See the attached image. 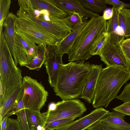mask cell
Instances as JSON below:
<instances>
[{
  "mask_svg": "<svg viewBox=\"0 0 130 130\" xmlns=\"http://www.w3.org/2000/svg\"><path fill=\"white\" fill-rule=\"evenodd\" d=\"M111 9L112 17L107 20V32L109 35V42L111 44L115 45L120 44L125 40V37L119 36L117 33L119 25L118 21L119 10L113 6Z\"/></svg>",
  "mask_w": 130,
  "mask_h": 130,
  "instance_id": "ac0fdd59",
  "label": "cell"
},
{
  "mask_svg": "<svg viewBox=\"0 0 130 130\" xmlns=\"http://www.w3.org/2000/svg\"><path fill=\"white\" fill-rule=\"evenodd\" d=\"M84 23L77 29L69 33L64 39L58 43L55 46L56 53L62 56L68 53Z\"/></svg>",
  "mask_w": 130,
  "mask_h": 130,
  "instance_id": "ffe728a7",
  "label": "cell"
},
{
  "mask_svg": "<svg viewBox=\"0 0 130 130\" xmlns=\"http://www.w3.org/2000/svg\"><path fill=\"white\" fill-rule=\"evenodd\" d=\"M5 130H22L17 120L8 118Z\"/></svg>",
  "mask_w": 130,
  "mask_h": 130,
  "instance_id": "836d02e7",
  "label": "cell"
},
{
  "mask_svg": "<svg viewBox=\"0 0 130 130\" xmlns=\"http://www.w3.org/2000/svg\"><path fill=\"white\" fill-rule=\"evenodd\" d=\"M34 11L20 7L17 13V16L18 18L30 20L39 24L52 34L60 41L71 32L63 19L51 15L47 10L45 9L40 10V15L36 17Z\"/></svg>",
  "mask_w": 130,
  "mask_h": 130,
  "instance_id": "5b68a950",
  "label": "cell"
},
{
  "mask_svg": "<svg viewBox=\"0 0 130 130\" xmlns=\"http://www.w3.org/2000/svg\"><path fill=\"white\" fill-rule=\"evenodd\" d=\"M76 118L68 117L54 121L46 127V130H56L60 129L73 122Z\"/></svg>",
  "mask_w": 130,
  "mask_h": 130,
  "instance_id": "4316f807",
  "label": "cell"
},
{
  "mask_svg": "<svg viewBox=\"0 0 130 130\" xmlns=\"http://www.w3.org/2000/svg\"><path fill=\"white\" fill-rule=\"evenodd\" d=\"M87 130H119L110 127L99 120L89 127Z\"/></svg>",
  "mask_w": 130,
  "mask_h": 130,
  "instance_id": "f546056e",
  "label": "cell"
},
{
  "mask_svg": "<svg viewBox=\"0 0 130 130\" xmlns=\"http://www.w3.org/2000/svg\"><path fill=\"white\" fill-rule=\"evenodd\" d=\"M2 32L0 35V83L6 90L21 86V69L17 67Z\"/></svg>",
  "mask_w": 130,
  "mask_h": 130,
  "instance_id": "277c9868",
  "label": "cell"
},
{
  "mask_svg": "<svg viewBox=\"0 0 130 130\" xmlns=\"http://www.w3.org/2000/svg\"><path fill=\"white\" fill-rule=\"evenodd\" d=\"M10 0H0V33L2 31L4 22L8 15Z\"/></svg>",
  "mask_w": 130,
  "mask_h": 130,
  "instance_id": "484cf974",
  "label": "cell"
},
{
  "mask_svg": "<svg viewBox=\"0 0 130 130\" xmlns=\"http://www.w3.org/2000/svg\"><path fill=\"white\" fill-rule=\"evenodd\" d=\"M26 109H24L16 112L17 120L22 130H31L29 127L26 115Z\"/></svg>",
  "mask_w": 130,
  "mask_h": 130,
  "instance_id": "83f0119b",
  "label": "cell"
},
{
  "mask_svg": "<svg viewBox=\"0 0 130 130\" xmlns=\"http://www.w3.org/2000/svg\"><path fill=\"white\" fill-rule=\"evenodd\" d=\"M109 38V35L107 32V34L101 39L95 45L91 53L92 56L96 55H99L102 48L108 40Z\"/></svg>",
  "mask_w": 130,
  "mask_h": 130,
  "instance_id": "f1b7e54d",
  "label": "cell"
},
{
  "mask_svg": "<svg viewBox=\"0 0 130 130\" xmlns=\"http://www.w3.org/2000/svg\"><path fill=\"white\" fill-rule=\"evenodd\" d=\"M112 15L111 9L108 8L104 10L102 16L104 19L107 21L111 18Z\"/></svg>",
  "mask_w": 130,
  "mask_h": 130,
  "instance_id": "74e56055",
  "label": "cell"
},
{
  "mask_svg": "<svg viewBox=\"0 0 130 130\" xmlns=\"http://www.w3.org/2000/svg\"><path fill=\"white\" fill-rule=\"evenodd\" d=\"M23 90L21 86L6 90L2 98L0 100V122L8 112L15 106L22 98Z\"/></svg>",
  "mask_w": 130,
  "mask_h": 130,
  "instance_id": "7c38bea8",
  "label": "cell"
},
{
  "mask_svg": "<svg viewBox=\"0 0 130 130\" xmlns=\"http://www.w3.org/2000/svg\"><path fill=\"white\" fill-rule=\"evenodd\" d=\"M21 86L24 91L23 98L25 108L40 112L48 96L43 85L30 76H25L23 78Z\"/></svg>",
  "mask_w": 130,
  "mask_h": 130,
  "instance_id": "52a82bcc",
  "label": "cell"
},
{
  "mask_svg": "<svg viewBox=\"0 0 130 130\" xmlns=\"http://www.w3.org/2000/svg\"><path fill=\"white\" fill-rule=\"evenodd\" d=\"M15 30L17 34L38 45L56 46L60 41L46 29L30 20L17 17L15 22Z\"/></svg>",
  "mask_w": 130,
  "mask_h": 130,
  "instance_id": "8992f818",
  "label": "cell"
},
{
  "mask_svg": "<svg viewBox=\"0 0 130 130\" xmlns=\"http://www.w3.org/2000/svg\"><path fill=\"white\" fill-rule=\"evenodd\" d=\"M26 115L31 130H46V122L42 113L30 109H26Z\"/></svg>",
  "mask_w": 130,
  "mask_h": 130,
  "instance_id": "44dd1931",
  "label": "cell"
},
{
  "mask_svg": "<svg viewBox=\"0 0 130 130\" xmlns=\"http://www.w3.org/2000/svg\"><path fill=\"white\" fill-rule=\"evenodd\" d=\"M106 67H114L129 70L125 57L120 44L113 45L109 40L102 48L99 55Z\"/></svg>",
  "mask_w": 130,
  "mask_h": 130,
  "instance_id": "9c48e42d",
  "label": "cell"
},
{
  "mask_svg": "<svg viewBox=\"0 0 130 130\" xmlns=\"http://www.w3.org/2000/svg\"><path fill=\"white\" fill-rule=\"evenodd\" d=\"M24 109L26 108L22 98L15 106L11 109L8 112L6 115H8L9 117L12 115L15 114L16 112Z\"/></svg>",
  "mask_w": 130,
  "mask_h": 130,
  "instance_id": "e575fe53",
  "label": "cell"
},
{
  "mask_svg": "<svg viewBox=\"0 0 130 130\" xmlns=\"http://www.w3.org/2000/svg\"><path fill=\"white\" fill-rule=\"evenodd\" d=\"M57 7L68 15L77 13L85 18L98 17L99 15L86 9L81 4L79 0H52Z\"/></svg>",
  "mask_w": 130,
  "mask_h": 130,
  "instance_id": "4fadbf2b",
  "label": "cell"
},
{
  "mask_svg": "<svg viewBox=\"0 0 130 130\" xmlns=\"http://www.w3.org/2000/svg\"><path fill=\"white\" fill-rule=\"evenodd\" d=\"M62 56L55 52L47 58L44 64L48 76V81L51 86L54 88L56 83L60 67L63 63Z\"/></svg>",
  "mask_w": 130,
  "mask_h": 130,
  "instance_id": "2e32d148",
  "label": "cell"
},
{
  "mask_svg": "<svg viewBox=\"0 0 130 130\" xmlns=\"http://www.w3.org/2000/svg\"><path fill=\"white\" fill-rule=\"evenodd\" d=\"M18 5L20 7L23 8L34 10L31 0H18Z\"/></svg>",
  "mask_w": 130,
  "mask_h": 130,
  "instance_id": "d590c367",
  "label": "cell"
},
{
  "mask_svg": "<svg viewBox=\"0 0 130 130\" xmlns=\"http://www.w3.org/2000/svg\"><path fill=\"white\" fill-rule=\"evenodd\" d=\"M125 115L113 110L108 112L99 120L108 126L119 130H130V124L125 122Z\"/></svg>",
  "mask_w": 130,
  "mask_h": 130,
  "instance_id": "e0dca14e",
  "label": "cell"
},
{
  "mask_svg": "<svg viewBox=\"0 0 130 130\" xmlns=\"http://www.w3.org/2000/svg\"><path fill=\"white\" fill-rule=\"evenodd\" d=\"M33 8L39 10H47L50 14L54 16L63 19L68 15L56 6L52 0H31Z\"/></svg>",
  "mask_w": 130,
  "mask_h": 130,
  "instance_id": "d6986e66",
  "label": "cell"
},
{
  "mask_svg": "<svg viewBox=\"0 0 130 130\" xmlns=\"http://www.w3.org/2000/svg\"><path fill=\"white\" fill-rule=\"evenodd\" d=\"M125 102L130 101V83L127 84L122 92L117 98Z\"/></svg>",
  "mask_w": 130,
  "mask_h": 130,
  "instance_id": "1f68e13d",
  "label": "cell"
},
{
  "mask_svg": "<svg viewBox=\"0 0 130 130\" xmlns=\"http://www.w3.org/2000/svg\"><path fill=\"white\" fill-rule=\"evenodd\" d=\"M79 1L86 9L98 14L107 8V4L104 0H79Z\"/></svg>",
  "mask_w": 130,
  "mask_h": 130,
  "instance_id": "cb8c5ba5",
  "label": "cell"
},
{
  "mask_svg": "<svg viewBox=\"0 0 130 130\" xmlns=\"http://www.w3.org/2000/svg\"><path fill=\"white\" fill-rule=\"evenodd\" d=\"M123 113L126 115L130 116V101L124 102L122 104L112 109Z\"/></svg>",
  "mask_w": 130,
  "mask_h": 130,
  "instance_id": "d6a6232c",
  "label": "cell"
},
{
  "mask_svg": "<svg viewBox=\"0 0 130 130\" xmlns=\"http://www.w3.org/2000/svg\"><path fill=\"white\" fill-rule=\"evenodd\" d=\"M109 112L102 107L95 109L88 114L74 120L56 130H87Z\"/></svg>",
  "mask_w": 130,
  "mask_h": 130,
  "instance_id": "8fae6325",
  "label": "cell"
},
{
  "mask_svg": "<svg viewBox=\"0 0 130 130\" xmlns=\"http://www.w3.org/2000/svg\"><path fill=\"white\" fill-rule=\"evenodd\" d=\"M17 18V16L12 12L9 13L3 25L4 27L3 34L17 66L18 62L15 53L14 43L17 35L15 30V22Z\"/></svg>",
  "mask_w": 130,
  "mask_h": 130,
  "instance_id": "9a60e30c",
  "label": "cell"
},
{
  "mask_svg": "<svg viewBox=\"0 0 130 130\" xmlns=\"http://www.w3.org/2000/svg\"><path fill=\"white\" fill-rule=\"evenodd\" d=\"M130 79V71L119 67H106L102 69L96 86L92 104L96 109L106 108L113 99L117 98L121 87Z\"/></svg>",
  "mask_w": 130,
  "mask_h": 130,
  "instance_id": "3957f363",
  "label": "cell"
},
{
  "mask_svg": "<svg viewBox=\"0 0 130 130\" xmlns=\"http://www.w3.org/2000/svg\"><path fill=\"white\" fill-rule=\"evenodd\" d=\"M14 50L18 63L21 66H23L30 62L37 54L38 45L17 34Z\"/></svg>",
  "mask_w": 130,
  "mask_h": 130,
  "instance_id": "30bf717a",
  "label": "cell"
},
{
  "mask_svg": "<svg viewBox=\"0 0 130 130\" xmlns=\"http://www.w3.org/2000/svg\"><path fill=\"white\" fill-rule=\"evenodd\" d=\"M121 46L130 49V38H128L123 40L120 44Z\"/></svg>",
  "mask_w": 130,
  "mask_h": 130,
  "instance_id": "ab89813d",
  "label": "cell"
},
{
  "mask_svg": "<svg viewBox=\"0 0 130 130\" xmlns=\"http://www.w3.org/2000/svg\"><path fill=\"white\" fill-rule=\"evenodd\" d=\"M56 104L54 102L50 103L49 105L48 110V111H51L54 110L56 108Z\"/></svg>",
  "mask_w": 130,
  "mask_h": 130,
  "instance_id": "60d3db41",
  "label": "cell"
},
{
  "mask_svg": "<svg viewBox=\"0 0 130 130\" xmlns=\"http://www.w3.org/2000/svg\"><path fill=\"white\" fill-rule=\"evenodd\" d=\"M120 46L125 57L130 71V49L120 45Z\"/></svg>",
  "mask_w": 130,
  "mask_h": 130,
  "instance_id": "8d00e7d4",
  "label": "cell"
},
{
  "mask_svg": "<svg viewBox=\"0 0 130 130\" xmlns=\"http://www.w3.org/2000/svg\"><path fill=\"white\" fill-rule=\"evenodd\" d=\"M119 26L122 29L125 38L130 37V9L124 8L118 10Z\"/></svg>",
  "mask_w": 130,
  "mask_h": 130,
  "instance_id": "603a6c76",
  "label": "cell"
},
{
  "mask_svg": "<svg viewBox=\"0 0 130 130\" xmlns=\"http://www.w3.org/2000/svg\"><path fill=\"white\" fill-rule=\"evenodd\" d=\"M55 109L42 113L46 127L55 120L68 117H80L87 110L84 103L79 99L63 100L56 103Z\"/></svg>",
  "mask_w": 130,
  "mask_h": 130,
  "instance_id": "ba28073f",
  "label": "cell"
},
{
  "mask_svg": "<svg viewBox=\"0 0 130 130\" xmlns=\"http://www.w3.org/2000/svg\"><path fill=\"white\" fill-rule=\"evenodd\" d=\"M82 18L79 14L74 13L69 15L63 19L68 26L73 31L83 24L84 22H83Z\"/></svg>",
  "mask_w": 130,
  "mask_h": 130,
  "instance_id": "d4e9b609",
  "label": "cell"
},
{
  "mask_svg": "<svg viewBox=\"0 0 130 130\" xmlns=\"http://www.w3.org/2000/svg\"><path fill=\"white\" fill-rule=\"evenodd\" d=\"M102 69V64H91L90 71L79 98L85 100L89 103L92 102L98 79Z\"/></svg>",
  "mask_w": 130,
  "mask_h": 130,
  "instance_id": "5bb4252c",
  "label": "cell"
},
{
  "mask_svg": "<svg viewBox=\"0 0 130 130\" xmlns=\"http://www.w3.org/2000/svg\"><path fill=\"white\" fill-rule=\"evenodd\" d=\"M91 68L84 60L61 64L53 88L55 95L62 100L79 98Z\"/></svg>",
  "mask_w": 130,
  "mask_h": 130,
  "instance_id": "6da1fadb",
  "label": "cell"
},
{
  "mask_svg": "<svg viewBox=\"0 0 130 130\" xmlns=\"http://www.w3.org/2000/svg\"><path fill=\"white\" fill-rule=\"evenodd\" d=\"M104 1L107 4L112 5L118 10L124 8H130V3L126 4L119 0H104Z\"/></svg>",
  "mask_w": 130,
  "mask_h": 130,
  "instance_id": "4dcf8cb0",
  "label": "cell"
},
{
  "mask_svg": "<svg viewBox=\"0 0 130 130\" xmlns=\"http://www.w3.org/2000/svg\"><path fill=\"white\" fill-rule=\"evenodd\" d=\"M107 33V21L102 16L85 22L67 54L68 61L85 60L91 57L95 45Z\"/></svg>",
  "mask_w": 130,
  "mask_h": 130,
  "instance_id": "7a4b0ae2",
  "label": "cell"
},
{
  "mask_svg": "<svg viewBox=\"0 0 130 130\" xmlns=\"http://www.w3.org/2000/svg\"><path fill=\"white\" fill-rule=\"evenodd\" d=\"M9 116L7 115L4 117L0 122L1 130H5L7 125L8 119Z\"/></svg>",
  "mask_w": 130,
  "mask_h": 130,
  "instance_id": "f35d334b",
  "label": "cell"
},
{
  "mask_svg": "<svg viewBox=\"0 0 130 130\" xmlns=\"http://www.w3.org/2000/svg\"><path fill=\"white\" fill-rule=\"evenodd\" d=\"M46 46L43 44L38 45L37 54L30 62L25 64L24 66L30 70H38L40 69L47 59Z\"/></svg>",
  "mask_w": 130,
  "mask_h": 130,
  "instance_id": "7402d4cb",
  "label": "cell"
}]
</instances>
